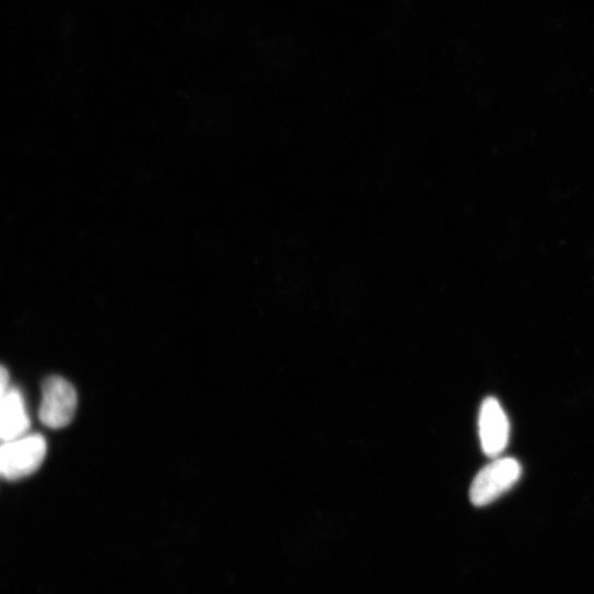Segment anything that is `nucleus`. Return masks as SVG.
Listing matches in <instances>:
<instances>
[{
	"mask_svg": "<svg viewBox=\"0 0 594 594\" xmlns=\"http://www.w3.org/2000/svg\"><path fill=\"white\" fill-rule=\"evenodd\" d=\"M31 424L22 392L11 388L7 395L0 399V441H10L25 436Z\"/></svg>",
	"mask_w": 594,
	"mask_h": 594,
	"instance_id": "5",
	"label": "nucleus"
},
{
	"mask_svg": "<svg viewBox=\"0 0 594 594\" xmlns=\"http://www.w3.org/2000/svg\"><path fill=\"white\" fill-rule=\"evenodd\" d=\"M47 450L46 438L40 433L0 443V478L16 482L35 474L45 462Z\"/></svg>",
	"mask_w": 594,
	"mask_h": 594,
	"instance_id": "1",
	"label": "nucleus"
},
{
	"mask_svg": "<svg viewBox=\"0 0 594 594\" xmlns=\"http://www.w3.org/2000/svg\"><path fill=\"white\" fill-rule=\"evenodd\" d=\"M479 435L484 453L498 459L510 439V421L500 402L495 397L484 401L479 414Z\"/></svg>",
	"mask_w": 594,
	"mask_h": 594,
	"instance_id": "4",
	"label": "nucleus"
},
{
	"mask_svg": "<svg viewBox=\"0 0 594 594\" xmlns=\"http://www.w3.org/2000/svg\"><path fill=\"white\" fill-rule=\"evenodd\" d=\"M10 381L9 370L5 367L0 366V399L4 397L11 390Z\"/></svg>",
	"mask_w": 594,
	"mask_h": 594,
	"instance_id": "6",
	"label": "nucleus"
},
{
	"mask_svg": "<svg viewBox=\"0 0 594 594\" xmlns=\"http://www.w3.org/2000/svg\"><path fill=\"white\" fill-rule=\"evenodd\" d=\"M522 467L514 459H496L475 478L471 488V501L486 507L511 490L520 480Z\"/></svg>",
	"mask_w": 594,
	"mask_h": 594,
	"instance_id": "2",
	"label": "nucleus"
},
{
	"mask_svg": "<svg viewBox=\"0 0 594 594\" xmlns=\"http://www.w3.org/2000/svg\"><path fill=\"white\" fill-rule=\"evenodd\" d=\"M78 407V393L66 379L52 376L43 383V402L39 418L52 429L67 427L74 418Z\"/></svg>",
	"mask_w": 594,
	"mask_h": 594,
	"instance_id": "3",
	"label": "nucleus"
}]
</instances>
